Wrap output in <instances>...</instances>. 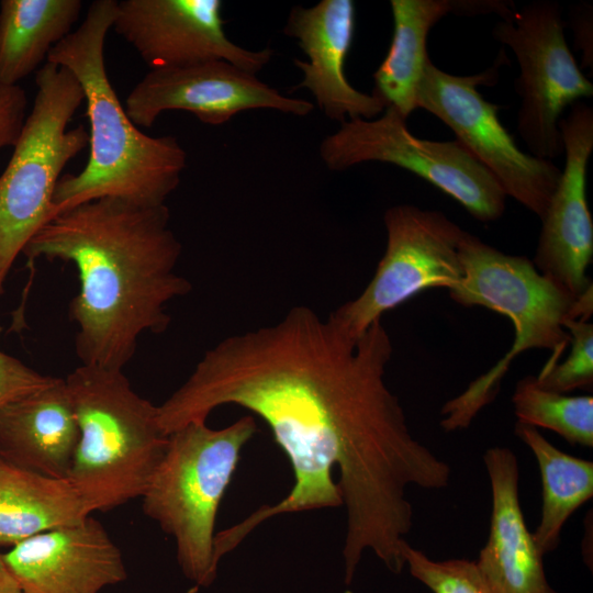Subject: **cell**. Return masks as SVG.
Segmentation results:
<instances>
[{
  "label": "cell",
  "instance_id": "6da1fadb",
  "mask_svg": "<svg viewBox=\"0 0 593 593\" xmlns=\"http://www.w3.org/2000/svg\"><path fill=\"white\" fill-rule=\"evenodd\" d=\"M392 351L381 320L355 336L332 313L323 320L295 305L275 324L220 340L157 405L167 435L222 405L244 407L268 425L291 463L284 499L215 534L216 562L271 517L344 505L345 582L366 550L393 573L403 570L413 527L406 492L446 488L451 468L411 434L384 381Z\"/></svg>",
  "mask_w": 593,
  "mask_h": 593
},
{
  "label": "cell",
  "instance_id": "7a4b0ae2",
  "mask_svg": "<svg viewBox=\"0 0 593 593\" xmlns=\"http://www.w3.org/2000/svg\"><path fill=\"white\" fill-rule=\"evenodd\" d=\"M37 258L72 264L79 291L69 304L81 365L123 370L145 333H164L167 306L192 290L177 271L181 242L166 204L101 198L58 213L25 245Z\"/></svg>",
  "mask_w": 593,
  "mask_h": 593
},
{
  "label": "cell",
  "instance_id": "3957f363",
  "mask_svg": "<svg viewBox=\"0 0 593 593\" xmlns=\"http://www.w3.org/2000/svg\"><path fill=\"white\" fill-rule=\"evenodd\" d=\"M116 3L91 2L83 22L46 58L69 69L80 83L90 130L88 161L79 174L60 177L53 217L101 198L144 206L165 204L187 165V153L175 136L146 135L131 121L108 77L104 44Z\"/></svg>",
  "mask_w": 593,
  "mask_h": 593
},
{
  "label": "cell",
  "instance_id": "277c9868",
  "mask_svg": "<svg viewBox=\"0 0 593 593\" xmlns=\"http://www.w3.org/2000/svg\"><path fill=\"white\" fill-rule=\"evenodd\" d=\"M65 382L79 427L67 479L89 513L141 497L168 443L157 405L133 390L123 370L80 365Z\"/></svg>",
  "mask_w": 593,
  "mask_h": 593
},
{
  "label": "cell",
  "instance_id": "5b68a950",
  "mask_svg": "<svg viewBox=\"0 0 593 593\" xmlns=\"http://www.w3.org/2000/svg\"><path fill=\"white\" fill-rule=\"evenodd\" d=\"M463 279L450 298L463 306H483L507 316L515 337L508 353L488 372L472 381L441 409L446 432L467 428L491 403L512 361L530 349H548L541 370L558 363L570 335L568 320L575 296L540 275L526 257L506 255L466 232L459 246Z\"/></svg>",
  "mask_w": 593,
  "mask_h": 593
},
{
  "label": "cell",
  "instance_id": "8992f818",
  "mask_svg": "<svg viewBox=\"0 0 593 593\" xmlns=\"http://www.w3.org/2000/svg\"><path fill=\"white\" fill-rule=\"evenodd\" d=\"M256 432L251 415L221 429L210 428L206 421L180 427L168 435L165 454L141 496L144 514L175 539L182 573L200 586L216 578L214 528L220 503L243 447Z\"/></svg>",
  "mask_w": 593,
  "mask_h": 593
},
{
  "label": "cell",
  "instance_id": "52a82bcc",
  "mask_svg": "<svg viewBox=\"0 0 593 593\" xmlns=\"http://www.w3.org/2000/svg\"><path fill=\"white\" fill-rule=\"evenodd\" d=\"M35 83L32 110L0 175V296L16 257L53 217L61 171L89 142L82 125L67 128L85 100L71 71L46 61Z\"/></svg>",
  "mask_w": 593,
  "mask_h": 593
},
{
  "label": "cell",
  "instance_id": "ba28073f",
  "mask_svg": "<svg viewBox=\"0 0 593 593\" xmlns=\"http://www.w3.org/2000/svg\"><path fill=\"white\" fill-rule=\"evenodd\" d=\"M320 156L332 171L369 161L404 168L459 202L474 219L491 222L505 210L506 194L459 142H438L413 135L406 119L392 108L380 118L353 119L326 136Z\"/></svg>",
  "mask_w": 593,
  "mask_h": 593
},
{
  "label": "cell",
  "instance_id": "9c48e42d",
  "mask_svg": "<svg viewBox=\"0 0 593 593\" xmlns=\"http://www.w3.org/2000/svg\"><path fill=\"white\" fill-rule=\"evenodd\" d=\"M506 55L502 49L483 72L458 76L429 59L417 91L422 108L444 122L459 142L496 179L506 197L542 217L561 177L552 160L524 153L502 125L499 107L485 100L479 86L494 85Z\"/></svg>",
  "mask_w": 593,
  "mask_h": 593
},
{
  "label": "cell",
  "instance_id": "30bf717a",
  "mask_svg": "<svg viewBox=\"0 0 593 593\" xmlns=\"http://www.w3.org/2000/svg\"><path fill=\"white\" fill-rule=\"evenodd\" d=\"M519 67L517 132L530 155L552 160L563 154L559 122L564 109L593 96L566 40L560 5L538 0L513 11L493 29Z\"/></svg>",
  "mask_w": 593,
  "mask_h": 593
},
{
  "label": "cell",
  "instance_id": "8fae6325",
  "mask_svg": "<svg viewBox=\"0 0 593 593\" xmlns=\"http://www.w3.org/2000/svg\"><path fill=\"white\" fill-rule=\"evenodd\" d=\"M387 246L365 290L332 314L355 336L421 291L455 289L463 279L459 257L466 233L444 213L411 204L387 209Z\"/></svg>",
  "mask_w": 593,
  "mask_h": 593
},
{
  "label": "cell",
  "instance_id": "7c38bea8",
  "mask_svg": "<svg viewBox=\"0 0 593 593\" xmlns=\"http://www.w3.org/2000/svg\"><path fill=\"white\" fill-rule=\"evenodd\" d=\"M221 12L220 0H122L112 29L150 70L225 60L256 75L273 51H250L233 43Z\"/></svg>",
  "mask_w": 593,
  "mask_h": 593
},
{
  "label": "cell",
  "instance_id": "4fadbf2b",
  "mask_svg": "<svg viewBox=\"0 0 593 593\" xmlns=\"http://www.w3.org/2000/svg\"><path fill=\"white\" fill-rule=\"evenodd\" d=\"M124 109L136 126L150 127L163 112L171 110L220 125L239 112L257 109L304 116L312 112L313 104L280 93L228 61L209 60L149 70L126 97Z\"/></svg>",
  "mask_w": 593,
  "mask_h": 593
},
{
  "label": "cell",
  "instance_id": "5bb4252c",
  "mask_svg": "<svg viewBox=\"0 0 593 593\" xmlns=\"http://www.w3.org/2000/svg\"><path fill=\"white\" fill-rule=\"evenodd\" d=\"M564 167L542 215L532 261L537 271L573 296L590 284L593 221L586 201V170L593 150V110L575 102L559 122Z\"/></svg>",
  "mask_w": 593,
  "mask_h": 593
},
{
  "label": "cell",
  "instance_id": "9a60e30c",
  "mask_svg": "<svg viewBox=\"0 0 593 593\" xmlns=\"http://www.w3.org/2000/svg\"><path fill=\"white\" fill-rule=\"evenodd\" d=\"M3 559L22 593H100L127 578L121 550L90 515L20 541Z\"/></svg>",
  "mask_w": 593,
  "mask_h": 593
},
{
  "label": "cell",
  "instance_id": "2e32d148",
  "mask_svg": "<svg viewBox=\"0 0 593 593\" xmlns=\"http://www.w3.org/2000/svg\"><path fill=\"white\" fill-rule=\"evenodd\" d=\"M351 0H321L313 7L295 5L283 33L298 41L309 60L294 59L303 78L292 90L307 89L321 111L339 123L349 118L376 119L384 105L373 96L354 88L346 78L345 60L355 33Z\"/></svg>",
  "mask_w": 593,
  "mask_h": 593
},
{
  "label": "cell",
  "instance_id": "e0dca14e",
  "mask_svg": "<svg viewBox=\"0 0 593 593\" xmlns=\"http://www.w3.org/2000/svg\"><path fill=\"white\" fill-rule=\"evenodd\" d=\"M483 461L490 479V532L477 561L494 593H558L547 581L542 558L519 501V467L506 447L489 448Z\"/></svg>",
  "mask_w": 593,
  "mask_h": 593
},
{
  "label": "cell",
  "instance_id": "ac0fdd59",
  "mask_svg": "<svg viewBox=\"0 0 593 593\" xmlns=\"http://www.w3.org/2000/svg\"><path fill=\"white\" fill-rule=\"evenodd\" d=\"M78 441L65 379L0 409V456L15 466L67 479Z\"/></svg>",
  "mask_w": 593,
  "mask_h": 593
},
{
  "label": "cell",
  "instance_id": "d6986e66",
  "mask_svg": "<svg viewBox=\"0 0 593 593\" xmlns=\"http://www.w3.org/2000/svg\"><path fill=\"white\" fill-rule=\"evenodd\" d=\"M393 34L389 51L373 72V94L404 119L417 109V91L432 27L449 13L460 14L461 0H391Z\"/></svg>",
  "mask_w": 593,
  "mask_h": 593
},
{
  "label": "cell",
  "instance_id": "ffe728a7",
  "mask_svg": "<svg viewBox=\"0 0 593 593\" xmlns=\"http://www.w3.org/2000/svg\"><path fill=\"white\" fill-rule=\"evenodd\" d=\"M89 515L68 479L40 474L0 456V546L78 524Z\"/></svg>",
  "mask_w": 593,
  "mask_h": 593
},
{
  "label": "cell",
  "instance_id": "44dd1931",
  "mask_svg": "<svg viewBox=\"0 0 593 593\" xmlns=\"http://www.w3.org/2000/svg\"><path fill=\"white\" fill-rule=\"evenodd\" d=\"M81 9L80 0L0 1V83L19 85L37 69L72 32Z\"/></svg>",
  "mask_w": 593,
  "mask_h": 593
},
{
  "label": "cell",
  "instance_id": "7402d4cb",
  "mask_svg": "<svg viewBox=\"0 0 593 593\" xmlns=\"http://www.w3.org/2000/svg\"><path fill=\"white\" fill-rule=\"evenodd\" d=\"M515 435L533 451L542 486L540 522L532 534L542 556L553 551L568 518L593 496V462L561 451L533 426L517 422Z\"/></svg>",
  "mask_w": 593,
  "mask_h": 593
},
{
  "label": "cell",
  "instance_id": "603a6c76",
  "mask_svg": "<svg viewBox=\"0 0 593 593\" xmlns=\"http://www.w3.org/2000/svg\"><path fill=\"white\" fill-rule=\"evenodd\" d=\"M512 402L517 422L550 429L572 445L593 447L592 395L548 391L528 376L517 382Z\"/></svg>",
  "mask_w": 593,
  "mask_h": 593
},
{
  "label": "cell",
  "instance_id": "cb8c5ba5",
  "mask_svg": "<svg viewBox=\"0 0 593 593\" xmlns=\"http://www.w3.org/2000/svg\"><path fill=\"white\" fill-rule=\"evenodd\" d=\"M402 557L410 573L433 593H494L477 561H436L412 547L407 540L403 544Z\"/></svg>",
  "mask_w": 593,
  "mask_h": 593
},
{
  "label": "cell",
  "instance_id": "d4e9b609",
  "mask_svg": "<svg viewBox=\"0 0 593 593\" xmlns=\"http://www.w3.org/2000/svg\"><path fill=\"white\" fill-rule=\"evenodd\" d=\"M563 326L570 335L571 353L563 362L541 370L536 381L542 389L562 394L589 390L593 385V325L568 320Z\"/></svg>",
  "mask_w": 593,
  "mask_h": 593
},
{
  "label": "cell",
  "instance_id": "484cf974",
  "mask_svg": "<svg viewBox=\"0 0 593 593\" xmlns=\"http://www.w3.org/2000/svg\"><path fill=\"white\" fill-rule=\"evenodd\" d=\"M56 379L0 350V409L51 385Z\"/></svg>",
  "mask_w": 593,
  "mask_h": 593
},
{
  "label": "cell",
  "instance_id": "4316f807",
  "mask_svg": "<svg viewBox=\"0 0 593 593\" xmlns=\"http://www.w3.org/2000/svg\"><path fill=\"white\" fill-rule=\"evenodd\" d=\"M27 98L19 86L0 83V148L15 144L26 118Z\"/></svg>",
  "mask_w": 593,
  "mask_h": 593
},
{
  "label": "cell",
  "instance_id": "83f0119b",
  "mask_svg": "<svg viewBox=\"0 0 593 593\" xmlns=\"http://www.w3.org/2000/svg\"><path fill=\"white\" fill-rule=\"evenodd\" d=\"M575 40L583 53L585 65L593 66L592 53V11L589 5H579L572 16Z\"/></svg>",
  "mask_w": 593,
  "mask_h": 593
},
{
  "label": "cell",
  "instance_id": "f1b7e54d",
  "mask_svg": "<svg viewBox=\"0 0 593 593\" xmlns=\"http://www.w3.org/2000/svg\"><path fill=\"white\" fill-rule=\"evenodd\" d=\"M593 313V286L574 298L568 320L589 321ZM567 320V321H568Z\"/></svg>",
  "mask_w": 593,
  "mask_h": 593
},
{
  "label": "cell",
  "instance_id": "f546056e",
  "mask_svg": "<svg viewBox=\"0 0 593 593\" xmlns=\"http://www.w3.org/2000/svg\"><path fill=\"white\" fill-rule=\"evenodd\" d=\"M0 593H22L18 582L8 569L0 553Z\"/></svg>",
  "mask_w": 593,
  "mask_h": 593
}]
</instances>
